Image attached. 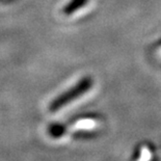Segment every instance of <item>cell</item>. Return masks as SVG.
<instances>
[{
	"label": "cell",
	"instance_id": "277c9868",
	"mask_svg": "<svg viewBox=\"0 0 161 161\" xmlns=\"http://www.w3.org/2000/svg\"><path fill=\"white\" fill-rule=\"evenodd\" d=\"M49 130H50L51 135L54 136V137H58V136L63 135V134H64V132L63 127H60V126H55V125L51 126Z\"/></svg>",
	"mask_w": 161,
	"mask_h": 161
},
{
	"label": "cell",
	"instance_id": "6da1fadb",
	"mask_svg": "<svg viewBox=\"0 0 161 161\" xmlns=\"http://www.w3.org/2000/svg\"><path fill=\"white\" fill-rule=\"evenodd\" d=\"M92 85V80L91 77H85L81 81L71 88V90L67 91L66 92L61 94L59 97L56 98L55 100L52 101V103L50 104V110L51 111H56L61 107L66 106L68 103L76 100L77 98H79L80 96L85 94L87 91H90V88Z\"/></svg>",
	"mask_w": 161,
	"mask_h": 161
},
{
	"label": "cell",
	"instance_id": "3957f363",
	"mask_svg": "<svg viewBox=\"0 0 161 161\" xmlns=\"http://www.w3.org/2000/svg\"><path fill=\"white\" fill-rule=\"evenodd\" d=\"M95 126H96V121L92 118L82 119L75 123V127H76V128H80V129H90Z\"/></svg>",
	"mask_w": 161,
	"mask_h": 161
},
{
	"label": "cell",
	"instance_id": "7a4b0ae2",
	"mask_svg": "<svg viewBox=\"0 0 161 161\" xmlns=\"http://www.w3.org/2000/svg\"><path fill=\"white\" fill-rule=\"evenodd\" d=\"M87 1L88 0H71V1L64 8L63 12L64 15L70 16L72 14H74L76 11H78L79 8H83V6L87 3Z\"/></svg>",
	"mask_w": 161,
	"mask_h": 161
}]
</instances>
